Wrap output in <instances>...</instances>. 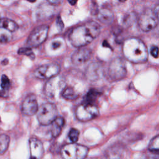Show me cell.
Listing matches in <instances>:
<instances>
[{
	"instance_id": "1",
	"label": "cell",
	"mask_w": 159,
	"mask_h": 159,
	"mask_svg": "<svg viewBox=\"0 0 159 159\" xmlns=\"http://www.w3.org/2000/svg\"><path fill=\"white\" fill-rule=\"evenodd\" d=\"M100 30V25L96 22L89 21L74 28L69 39L74 47L80 48L91 42L99 35Z\"/></svg>"
},
{
	"instance_id": "2",
	"label": "cell",
	"mask_w": 159,
	"mask_h": 159,
	"mask_svg": "<svg viewBox=\"0 0 159 159\" xmlns=\"http://www.w3.org/2000/svg\"><path fill=\"white\" fill-rule=\"evenodd\" d=\"M122 52L128 60L135 63H143L148 58L146 45L140 39L136 37L129 38L124 41Z\"/></svg>"
},
{
	"instance_id": "3",
	"label": "cell",
	"mask_w": 159,
	"mask_h": 159,
	"mask_svg": "<svg viewBox=\"0 0 159 159\" xmlns=\"http://www.w3.org/2000/svg\"><path fill=\"white\" fill-rule=\"evenodd\" d=\"M88 151V148L84 145L71 143L62 147L61 154L63 159H84Z\"/></svg>"
},
{
	"instance_id": "4",
	"label": "cell",
	"mask_w": 159,
	"mask_h": 159,
	"mask_svg": "<svg viewBox=\"0 0 159 159\" xmlns=\"http://www.w3.org/2000/svg\"><path fill=\"white\" fill-rule=\"evenodd\" d=\"M58 111L56 106L52 103H45L39 107L37 117L39 122L43 125L52 124L57 117Z\"/></svg>"
},
{
	"instance_id": "5",
	"label": "cell",
	"mask_w": 159,
	"mask_h": 159,
	"mask_svg": "<svg viewBox=\"0 0 159 159\" xmlns=\"http://www.w3.org/2000/svg\"><path fill=\"white\" fill-rule=\"evenodd\" d=\"M66 87L65 79L63 76L58 75L48 80L44 86V92L48 97L55 98L59 94H61Z\"/></svg>"
},
{
	"instance_id": "6",
	"label": "cell",
	"mask_w": 159,
	"mask_h": 159,
	"mask_svg": "<svg viewBox=\"0 0 159 159\" xmlns=\"http://www.w3.org/2000/svg\"><path fill=\"white\" fill-rule=\"evenodd\" d=\"M108 76L114 81L123 79L127 74V68L125 62L121 58H115L112 59L108 66Z\"/></svg>"
},
{
	"instance_id": "7",
	"label": "cell",
	"mask_w": 159,
	"mask_h": 159,
	"mask_svg": "<svg viewBox=\"0 0 159 159\" xmlns=\"http://www.w3.org/2000/svg\"><path fill=\"white\" fill-rule=\"evenodd\" d=\"M99 114V109L96 106L92 103L84 102L78 106L75 111L76 118L81 121L90 120Z\"/></svg>"
},
{
	"instance_id": "8",
	"label": "cell",
	"mask_w": 159,
	"mask_h": 159,
	"mask_svg": "<svg viewBox=\"0 0 159 159\" xmlns=\"http://www.w3.org/2000/svg\"><path fill=\"white\" fill-rule=\"evenodd\" d=\"M49 28L47 25H41L35 28L29 35L27 43L30 47H35L43 43L48 35Z\"/></svg>"
},
{
	"instance_id": "9",
	"label": "cell",
	"mask_w": 159,
	"mask_h": 159,
	"mask_svg": "<svg viewBox=\"0 0 159 159\" xmlns=\"http://www.w3.org/2000/svg\"><path fill=\"white\" fill-rule=\"evenodd\" d=\"M158 24L154 12L151 9L144 11L140 16L138 20V24L140 29L143 32H148L154 29Z\"/></svg>"
},
{
	"instance_id": "10",
	"label": "cell",
	"mask_w": 159,
	"mask_h": 159,
	"mask_svg": "<svg viewBox=\"0 0 159 159\" xmlns=\"http://www.w3.org/2000/svg\"><path fill=\"white\" fill-rule=\"evenodd\" d=\"M60 71V67L55 63H49L39 66L34 72V76L40 80H50L58 76Z\"/></svg>"
},
{
	"instance_id": "11",
	"label": "cell",
	"mask_w": 159,
	"mask_h": 159,
	"mask_svg": "<svg viewBox=\"0 0 159 159\" xmlns=\"http://www.w3.org/2000/svg\"><path fill=\"white\" fill-rule=\"evenodd\" d=\"M38 102L34 94L27 96L22 104L21 111L23 114L28 116H33L38 111Z\"/></svg>"
},
{
	"instance_id": "12",
	"label": "cell",
	"mask_w": 159,
	"mask_h": 159,
	"mask_svg": "<svg viewBox=\"0 0 159 159\" xmlns=\"http://www.w3.org/2000/svg\"><path fill=\"white\" fill-rule=\"evenodd\" d=\"M29 147L30 157V159H42L44 149L42 143L37 139L31 138L29 140Z\"/></svg>"
},
{
	"instance_id": "13",
	"label": "cell",
	"mask_w": 159,
	"mask_h": 159,
	"mask_svg": "<svg viewBox=\"0 0 159 159\" xmlns=\"http://www.w3.org/2000/svg\"><path fill=\"white\" fill-rule=\"evenodd\" d=\"M92 52L88 48H80L71 55V61L75 65H81L88 61L91 57Z\"/></svg>"
},
{
	"instance_id": "14",
	"label": "cell",
	"mask_w": 159,
	"mask_h": 159,
	"mask_svg": "<svg viewBox=\"0 0 159 159\" xmlns=\"http://www.w3.org/2000/svg\"><path fill=\"white\" fill-rule=\"evenodd\" d=\"M97 17L100 22L103 24H109L114 19L112 12L108 8H102L97 12Z\"/></svg>"
},
{
	"instance_id": "15",
	"label": "cell",
	"mask_w": 159,
	"mask_h": 159,
	"mask_svg": "<svg viewBox=\"0 0 159 159\" xmlns=\"http://www.w3.org/2000/svg\"><path fill=\"white\" fill-rule=\"evenodd\" d=\"M65 124V120L61 117H57L52 123V135L53 137H58Z\"/></svg>"
},
{
	"instance_id": "16",
	"label": "cell",
	"mask_w": 159,
	"mask_h": 159,
	"mask_svg": "<svg viewBox=\"0 0 159 159\" xmlns=\"http://www.w3.org/2000/svg\"><path fill=\"white\" fill-rule=\"evenodd\" d=\"M0 29H3L10 32H13L18 29V25L16 22L10 19L1 18L0 19Z\"/></svg>"
},
{
	"instance_id": "17",
	"label": "cell",
	"mask_w": 159,
	"mask_h": 159,
	"mask_svg": "<svg viewBox=\"0 0 159 159\" xmlns=\"http://www.w3.org/2000/svg\"><path fill=\"white\" fill-rule=\"evenodd\" d=\"M61 96L67 100H75L78 98V94L71 87L66 86L61 93Z\"/></svg>"
},
{
	"instance_id": "18",
	"label": "cell",
	"mask_w": 159,
	"mask_h": 159,
	"mask_svg": "<svg viewBox=\"0 0 159 159\" xmlns=\"http://www.w3.org/2000/svg\"><path fill=\"white\" fill-rule=\"evenodd\" d=\"M136 19V14L134 12H129L125 14L122 20V25L125 27H129L132 25V24L135 22Z\"/></svg>"
},
{
	"instance_id": "19",
	"label": "cell",
	"mask_w": 159,
	"mask_h": 159,
	"mask_svg": "<svg viewBox=\"0 0 159 159\" xmlns=\"http://www.w3.org/2000/svg\"><path fill=\"white\" fill-rule=\"evenodd\" d=\"M9 137L4 134H0V155L6 152L9 145Z\"/></svg>"
},
{
	"instance_id": "20",
	"label": "cell",
	"mask_w": 159,
	"mask_h": 159,
	"mask_svg": "<svg viewBox=\"0 0 159 159\" xmlns=\"http://www.w3.org/2000/svg\"><path fill=\"white\" fill-rule=\"evenodd\" d=\"M12 38L11 32L7 30L0 29V43H5L9 42Z\"/></svg>"
},
{
	"instance_id": "21",
	"label": "cell",
	"mask_w": 159,
	"mask_h": 159,
	"mask_svg": "<svg viewBox=\"0 0 159 159\" xmlns=\"http://www.w3.org/2000/svg\"><path fill=\"white\" fill-rule=\"evenodd\" d=\"M148 149L152 152H159V135L150 140L148 144Z\"/></svg>"
},
{
	"instance_id": "22",
	"label": "cell",
	"mask_w": 159,
	"mask_h": 159,
	"mask_svg": "<svg viewBox=\"0 0 159 159\" xmlns=\"http://www.w3.org/2000/svg\"><path fill=\"white\" fill-rule=\"evenodd\" d=\"M99 95V93L96 90L94 89L89 90L85 96V99H86L85 102L92 103V102L94 101Z\"/></svg>"
},
{
	"instance_id": "23",
	"label": "cell",
	"mask_w": 159,
	"mask_h": 159,
	"mask_svg": "<svg viewBox=\"0 0 159 159\" xmlns=\"http://www.w3.org/2000/svg\"><path fill=\"white\" fill-rule=\"evenodd\" d=\"M79 135H80L79 130L75 128L71 129L68 134V137L72 143H76L78 141Z\"/></svg>"
},
{
	"instance_id": "24",
	"label": "cell",
	"mask_w": 159,
	"mask_h": 159,
	"mask_svg": "<svg viewBox=\"0 0 159 159\" xmlns=\"http://www.w3.org/2000/svg\"><path fill=\"white\" fill-rule=\"evenodd\" d=\"M10 86V81L8 77L5 75H2L1 79V87L3 90H7Z\"/></svg>"
},
{
	"instance_id": "25",
	"label": "cell",
	"mask_w": 159,
	"mask_h": 159,
	"mask_svg": "<svg viewBox=\"0 0 159 159\" xmlns=\"http://www.w3.org/2000/svg\"><path fill=\"white\" fill-rule=\"evenodd\" d=\"M18 53L20 55H24L29 56V57H30L31 58H33V59L35 57V55H34L33 52L32 51L31 48H27V47L21 48L19 50Z\"/></svg>"
},
{
	"instance_id": "26",
	"label": "cell",
	"mask_w": 159,
	"mask_h": 159,
	"mask_svg": "<svg viewBox=\"0 0 159 159\" xmlns=\"http://www.w3.org/2000/svg\"><path fill=\"white\" fill-rule=\"evenodd\" d=\"M62 45V41L61 40H53L51 44V48L53 50L58 49Z\"/></svg>"
},
{
	"instance_id": "27",
	"label": "cell",
	"mask_w": 159,
	"mask_h": 159,
	"mask_svg": "<svg viewBox=\"0 0 159 159\" xmlns=\"http://www.w3.org/2000/svg\"><path fill=\"white\" fill-rule=\"evenodd\" d=\"M150 53L151 54V55L152 57H153L154 58H157L159 55V48L157 46H152L150 48Z\"/></svg>"
},
{
	"instance_id": "28",
	"label": "cell",
	"mask_w": 159,
	"mask_h": 159,
	"mask_svg": "<svg viewBox=\"0 0 159 159\" xmlns=\"http://www.w3.org/2000/svg\"><path fill=\"white\" fill-rule=\"evenodd\" d=\"M153 12H154L157 18L158 19V20H159V5H157L155 6Z\"/></svg>"
},
{
	"instance_id": "29",
	"label": "cell",
	"mask_w": 159,
	"mask_h": 159,
	"mask_svg": "<svg viewBox=\"0 0 159 159\" xmlns=\"http://www.w3.org/2000/svg\"><path fill=\"white\" fill-rule=\"evenodd\" d=\"M68 2H69V3H70L71 5H75V4L76 3V1H69Z\"/></svg>"
},
{
	"instance_id": "30",
	"label": "cell",
	"mask_w": 159,
	"mask_h": 159,
	"mask_svg": "<svg viewBox=\"0 0 159 159\" xmlns=\"http://www.w3.org/2000/svg\"><path fill=\"white\" fill-rule=\"evenodd\" d=\"M0 19H1V18H0Z\"/></svg>"
}]
</instances>
